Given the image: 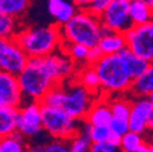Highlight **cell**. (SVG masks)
I'll list each match as a JSON object with an SVG mask.
<instances>
[{"mask_svg":"<svg viewBox=\"0 0 153 152\" xmlns=\"http://www.w3.org/2000/svg\"><path fill=\"white\" fill-rule=\"evenodd\" d=\"M13 39L28 57H45L60 50L62 45L60 26L56 23L21 29L13 35Z\"/></svg>","mask_w":153,"mask_h":152,"instance_id":"cell-1","label":"cell"},{"mask_svg":"<svg viewBox=\"0 0 153 152\" xmlns=\"http://www.w3.org/2000/svg\"><path fill=\"white\" fill-rule=\"evenodd\" d=\"M63 43L82 44L86 48L96 46L102 35V26L97 16L88 10H76L73 17L60 26Z\"/></svg>","mask_w":153,"mask_h":152,"instance_id":"cell-2","label":"cell"},{"mask_svg":"<svg viewBox=\"0 0 153 152\" xmlns=\"http://www.w3.org/2000/svg\"><path fill=\"white\" fill-rule=\"evenodd\" d=\"M23 98L39 101L46 91L57 84L48 71L44 57H28L25 67L17 74Z\"/></svg>","mask_w":153,"mask_h":152,"instance_id":"cell-3","label":"cell"},{"mask_svg":"<svg viewBox=\"0 0 153 152\" xmlns=\"http://www.w3.org/2000/svg\"><path fill=\"white\" fill-rule=\"evenodd\" d=\"M91 66L99 77L100 89L105 92L123 94L129 90L132 79L118 54L102 55Z\"/></svg>","mask_w":153,"mask_h":152,"instance_id":"cell-4","label":"cell"},{"mask_svg":"<svg viewBox=\"0 0 153 152\" xmlns=\"http://www.w3.org/2000/svg\"><path fill=\"white\" fill-rule=\"evenodd\" d=\"M43 130L53 139L69 140L79 131L80 121L72 118L61 107H49L40 105Z\"/></svg>","mask_w":153,"mask_h":152,"instance_id":"cell-5","label":"cell"},{"mask_svg":"<svg viewBox=\"0 0 153 152\" xmlns=\"http://www.w3.org/2000/svg\"><path fill=\"white\" fill-rule=\"evenodd\" d=\"M126 48L139 57L152 63L153 61V23L131 26L124 33Z\"/></svg>","mask_w":153,"mask_h":152,"instance_id":"cell-6","label":"cell"},{"mask_svg":"<svg viewBox=\"0 0 153 152\" xmlns=\"http://www.w3.org/2000/svg\"><path fill=\"white\" fill-rule=\"evenodd\" d=\"M96 94L85 89L80 83L71 84L65 88V100L62 107L74 119H84L86 112L95 102Z\"/></svg>","mask_w":153,"mask_h":152,"instance_id":"cell-7","label":"cell"},{"mask_svg":"<svg viewBox=\"0 0 153 152\" xmlns=\"http://www.w3.org/2000/svg\"><path fill=\"white\" fill-rule=\"evenodd\" d=\"M129 130L143 135L153 127V96H140L130 104Z\"/></svg>","mask_w":153,"mask_h":152,"instance_id":"cell-8","label":"cell"},{"mask_svg":"<svg viewBox=\"0 0 153 152\" xmlns=\"http://www.w3.org/2000/svg\"><path fill=\"white\" fill-rule=\"evenodd\" d=\"M99 20L103 28L124 33L132 26L129 17V0H112L99 16Z\"/></svg>","mask_w":153,"mask_h":152,"instance_id":"cell-9","label":"cell"},{"mask_svg":"<svg viewBox=\"0 0 153 152\" xmlns=\"http://www.w3.org/2000/svg\"><path fill=\"white\" fill-rule=\"evenodd\" d=\"M27 60L28 56L13 38H0V71L17 75Z\"/></svg>","mask_w":153,"mask_h":152,"instance_id":"cell-10","label":"cell"},{"mask_svg":"<svg viewBox=\"0 0 153 152\" xmlns=\"http://www.w3.org/2000/svg\"><path fill=\"white\" fill-rule=\"evenodd\" d=\"M43 130L42 113L39 102L33 101L25 106L18 107L17 118V131L25 138H33L40 134Z\"/></svg>","mask_w":153,"mask_h":152,"instance_id":"cell-11","label":"cell"},{"mask_svg":"<svg viewBox=\"0 0 153 152\" xmlns=\"http://www.w3.org/2000/svg\"><path fill=\"white\" fill-rule=\"evenodd\" d=\"M22 100L23 95L17 80V75L0 71V107H20Z\"/></svg>","mask_w":153,"mask_h":152,"instance_id":"cell-12","label":"cell"},{"mask_svg":"<svg viewBox=\"0 0 153 152\" xmlns=\"http://www.w3.org/2000/svg\"><path fill=\"white\" fill-rule=\"evenodd\" d=\"M49 73L56 83H62L75 69V63L63 51H55L44 57Z\"/></svg>","mask_w":153,"mask_h":152,"instance_id":"cell-13","label":"cell"},{"mask_svg":"<svg viewBox=\"0 0 153 152\" xmlns=\"http://www.w3.org/2000/svg\"><path fill=\"white\" fill-rule=\"evenodd\" d=\"M46 10L55 20V23L62 26L71 20L78 9L72 0H46Z\"/></svg>","mask_w":153,"mask_h":152,"instance_id":"cell-14","label":"cell"},{"mask_svg":"<svg viewBox=\"0 0 153 152\" xmlns=\"http://www.w3.org/2000/svg\"><path fill=\"white\" fill-rule=\"evenodd\" d=\"M97 46L102 55L118 54L120 50L126 48V42L123 33L112 32L102 27V35L97 43Z\"/></svg>","mask_w":153,"mask_h":152,"instance_id":"cell-15","label":"cell"},{"mask_svg":"<svg viewBox=\"0 0 153 152\" xmlns=\"http://www.w3.org/2000/svg\"><path fill=\"white\" fill-rule=\"evenodd\" d=\"M118 55L120 56L122 61L124 62L126 71L129 73V75L131 77V79H135L136 77H139L140 74H142L148 67L152 66L151 62L139 57L137 55H135L132 51H130L128 48H124L123 50H120L118 52Z\"/></svg>","mask_w":153,"mask_h":152,"instance_id":"cell-16","label":"cell"},{"mask_svg":"<svg viewBox=\"0 0 153 152\" xmlns=\"http://www.w3.org/2000/svg\"><path fill=\"white\" fill-rule=\"evenodd\" d=\"M112 118V113L107 101H95L83 121L91 125H107Z\"/></svg>","mask_w":153,"mask_h":152,"instance_id":"cell-17","label":"cell"},{"mask_svg":"<svg viewBox=\"0 0 153 152\" xmlns=\"http://www.w3.org/2000/svg\"><path fill=\"white\" fill-rule=\"evenodd\" d=\"M128 91H131L136 98L153 96V67H148L142 74L132 79Z\"/></svg>","mask_w":153,"mask_h":152,"instance_id":"cell-18","label":"cell"},{"mask_svg":"<svg viewBox=\"0 0 153 152\" xmlns=\"http://www.w3.org/2000/svg\"><path fill=\"white\" fill-rule=\"evenodd\" d=\"M152 7L142 0H130L129 1V17L132 26H139L152 22Z\"/></svg>","mask_w":153,"mask_h":152,"instance_id":"cell-19","label":"cell"},{"mask_svg":"<svg viewBox=\"0 0 153 152\" xmlns=\"http://www.w3.org/2000/svg\"><path fill=\"white\" fill-rule=\"evenodd\" d=\"M18 107L1 106L0 107V138L12 134L17 130Z\"/></svg>","mask_w":153,"mask_h":152,"instance_id":"cell-20","label":"cell"},{"mask_svg":"<svg viewBox=\"0 0 153 152\" xmlns=\"http://www.w3.org/2000/svg\"><path fill=\"white\" fill-rule=\"evenodd\" d=\"M29 4L30 0H0V12L18 18L27 11Z\"/></svg>","mask_w":153,"mask_h":152,"instance_id":"cell-21","label":"cell"},{"mask_svg":"<svg viewBox=\"0 0 153 152\" xmlns=\"http://www.w3.org/2000/svg\"><path fill=\"white\" fill-rule=\"evenodd\" d=\"M65 100V86L61 83L55 84L49 91L45 92L44 96L38 101L39 105L49 107H62Z\"/></svg>","mask_w":153,"mask_h":152,"instance_id":"cell-22","label":"cell"},{"mask_svg":"<svg viewBox=\"0 0 153 152\" xmlns=\"http://www.w3.org/2000/svg\"><path fill=\"white\" fill-rule=\"evenodd\" d=\"M26 147L25 136L17 130L12 134L0 138V148L1 152H21Z\"/></svg>","mask_w":153,"mask_h":152,"instance_id":"cell-23","label":"cell"},{"mask_svg":"<svg viewBox=\"0 0 153 152\" xmlns=\"http://www.w3.org/2000/svg\"><path fill=\"white\" fill-rule=\"evenodd\" d=\"M66 55L69 56V59L74 62V63H86V55H88V49L86 46L82 45V44H75V43H63L60 48Z\"/></svg>","mask_w":153,"mask_h":152,"instance_id":"cell-24","label":"cell"},{"mask_svg":"<svg viewBox=\"0 0 153 152\" xmlns=\"http://www.w3.org/2000/svg\"><path fill=\"white\" fill-rule=\"evenodd\" d=\"M79 83L88 89L89 91L96 94L97 90H100V82H99V77L96 72H95L94 67L91 65H88L86 67H84L82 69L80 73V78H79Z\"/></svg>","mask_w":153,"mask_h":152,"instance_id":"cell-25","label":"cell"},{"mask_svg":"<svg viewBox=\"0 0 153 152\" xmlns=\"http://www.w3.org/2000/svg\"><path fill=\"white\" fill-rule=\"evenodd\" d=\"M142 141H145V139L141 134L129 130L124 135H122L119 148L122 152H136L137 147L142 144Z\"/></svg>","mask_w":153,"mask_h":152,"instance_id":"cell-26","label":"cell"},{"mask_svg":"<svg viewBox=\"0 0 153 152\" xmlns=\"http://www.w3.org/2000/svg\"><path fill=\"white\" fill-rule=\"evenodd\" d=\"M130 104L131 102L128 99H124V98H117L113 101L108 102L112 117L128 119L129 113H130Z\"/></svg>","mask_w":153,"mask_h":152,"instance_id":"cell-27","label":"cell"},{"mask_svg":"<svg viewBox=\"0 0 153 152\" xmlns=\"http://www.w3.org/2000/svg\"><path fill=\"white\" fill-rule=\"evenodd\" d=\"M17 32V18L0 12V38H13Z\"/></svg>","mask_w":153,"mask_h":152,"instance_id":"cell-28","label":"cell"},{"mask_svg":"<svg viewBox=\"0 0 153 152\" xmlns=\"http://www.w3.org/2000/svg\"><path fill=\"white\" fill-rule=\"evenodd\" d=\"M91 140L82 134V133H76L74 136H72L68 140V151L69 152H90L91 147Z\"/></svg>","mask_w":153,"mask_h":152,"instance_id":"cell-29","label":"cell"},{"mask_svg":"<svg viewBox=\"0 0 153 152\" xmlns=\"http://www.w3.org/2000/svg\"><path fill=\"white\" fill-rule=\"evenodd\" d=\"M108 128L111 131L116 133L118 135H124L126 131H129V124H128V119L124 118H117V117H112L111 121L108 122Z\"/></svg>","mask_w":153,"mask_h":152,"instance_id":"cell-30","label":"cell"},{"mask_svg":"<svg viewBox=\"0 0 153 152\" xmlns=\"http://www.w3.org/2000/svg\"><path fill=\"white\" fill-rule=\"evenodd\" d=\"M43 152H69L68 151V140L55 139L45 145H43Z\"/></svg>","mask_w":153,"mask_h":152,"instance_id":"cell-31","label":"cell"},{"mask_svg":"<svg viewBox=\"0 0 153 152\" xmlns=\"http://www.w3.org/2000/svg\"><path fill=\"white\" fill-rule=\"evenodd\" d=\"M111 1L112 0H92L85 10H88L90 13L99 17L103 12V10L109 5Z\"/></svg>","mask_w":153,"mask_h":152,"instance_id":"cell-32","label":"cell"},{"mask_svg":"<svg viewBox=\"0 0 153 152\" xmlns=\"http://www.w3.org/2000/svg\"><path fill=\"white\" fill-rule=\"evenodd\" d=\"M90 152H122L119 147L112 146L107 142H92Z\"/></svg>","mask_w":153,"mask_h":152,"instance_id":"cell-33","label":"cell"},{"mask_svg":"<svg viewBox=\"0 0 153 152\" xmlns=\"http://www.w3.org/2000/svg\"><path fill=\"white\" fill-rule=\"evenodd\" d=\"M102 56V52L100 51L99 46H92L88 49V55H86V65H94L100 57Z\"/></svg>","mask_w":153,"mask_h":152,"instance_id":"cell-34","label":"cell"},{"mask_svg":"<svg viewBox=\"0 0 153 152\" xmlns=\"http://www.w3.org/2000/svg\"><path fill=\"white\" fill-rule=\"evenodd\" d=\"M120 140H122V136H120V135H118V134H116V133H113V131L109 130V134H108V136H107L106 142L109 144V145H112V146L119 147Z\"/></svg>","mask_w":153,"mask_h":152,"instance_id":"cell-35","label":"cell"},{"mask_svg":"<svg viewBox=\"0 0 153 152\" xmlns=\"http://www.w3.org/2000/svg\"><path fill=\"white\" fill-rule=\"evenodd\" d=\"M91 1L92 0H72V3L75 5V7L79 10H85Z\"/></svg>","mask_w":153,"mask_h":152,"instance_id":"cell-36","label":"cell"},{"mask_svg":"<svg viewBox=\"0 0 153 152\" xmlns=\"http://www.w3.org/2000/svg\"><path fill=\"white\" fill-rule=\"evenodd\" d=\"M136 152H153V147L149 142H146V141H142V144L137 147Z\"/></svg>","mask_w":153,"mask_h":152,"instance_id":"cell-37","label":"cell"},{"mask_svg":"<svg viewBox=\"0 0 153 152\" xmlns=\"http://www.w3.org/2000/svg\"><path fill=\"white\" fill-rule=\"evenodd\" d=\"M143 3H146L148 6H151V7H153V0H142Z\"/></svg>","mask_w":153,"mask_h":152,"instance_id":"cell-38","label":"cell"},{"mask_svg":"<svg viewBox=\"0 0 153 152\" xmlns=\"http://www.w3.org/2000/svg\"><path fill=\"white\" fill-rule=\"evenodd\" d=\"M21 152H33V151H32V147H27V146H26Z\"/></svg>","mask_w":153,"mask_h":152,"instance_id":"cell-39","label":"cell"},{"mask_svg":"<svg viewBox=\"0 0 153 152\" xmlns=\"http://www.w3.org/2000/svg\"><path fill=\"white\" fill-rule=\"evenodd\" d=\"M0 152H1V148H0Z\"/></svg>","mask_w":153,"mask_h":152,"instance_id":"cell-40","label":"cell"},{"mask_svg":"<svg viewBox=\"0 0 153 152\" xmlns=\"http://www.w3.org/2000/svg\"><path fill=\"white\" fill-rule=\"evenodd\" d=\"M129 1H130V0H129Z\"/></svg>","mask_w":153,"mask_h":152,"instance_id":"cell-41","label":"cell"}]
</instances>
